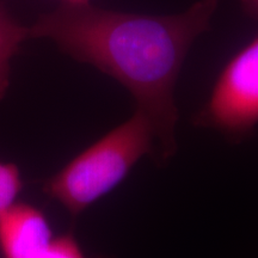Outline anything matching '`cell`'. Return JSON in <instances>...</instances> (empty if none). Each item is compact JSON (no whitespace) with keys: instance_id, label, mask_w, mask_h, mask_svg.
<instances>
[{"instance_id":"1","label":"cell","mask_w":258,"mask_h":258,"mask_svg":"<svg viewBox=\"0 0 258 258\" xmlns=\"http://www.w3.org/2000/svg\"><path fill=\"white\" fill-rule=\"evenodd\" d=\"M220 0H198L182 14L147 16L62 3L41 15L30 38H49L63 53L120 82L152 124L157 165L177 152L175 88L196 38L211 29Z\"/></svg>"},{"instance_id":"2","label":"cell","mask_w":258,"mask_h":258,"mask_svg":"<svg viewBox=\"0 0 258 258\" xmlns=\"http://www.w3.org/2000/svg\"><path fill=\"white\" fill-rule=\"evenodd\" d=\"M153 127L135 110L127 121L74 157L43 184V192L67 209L72 218L114 190L145 156L156 158Z\"/></svg>"},{"instance_id":"3","label":"cell","mask_w":258,"mask_h":258,"mask_svg":"<svg viewBox=\"0 0 258 258\" xmlns=\"http://www.w3.org/2000/svg\"><path fill=\"white\" fill-rule=\"evenodd\" d=\"M194 125L240 143L258 125V35L221 71Z\"/></svg>"},{"instance_id":"4","label":"cell","mask_w":258,"mask_h":258,"mask_svg":"<svg viewBox=\"0 0 258 258\" xmlns=\"http://www.w3.org/2000/svg\"><path fill=\"white\" fill-rule=\"evenodd\" d=\"M53 240L46 215L24 202H16L0 215V251L3 258H28Z\"/></svg>"},{"instance_id":"5","label":"cell","mask_w":258,"mask_h":258,"mask_svg":"<svg viewBox=\"0 0 258 258\" xmlns=\"http://www.w3.org/2000/svg\"><path fill=\"white\" fill-rule=\"evenodd\" d=\"M29 37V28L18 23L4 5L0 4V102L10 88V71L12 57Z\"/></svg>"},{"instance_id":"6","label":"cell","mask_w":258,"mask_h":258,"mask_svg":"<svg viewBox=\"0 0 258 258\" xmlns=\"http://www.w3.org/2000/svg\"><path fill=\"white\" fill-rule=\"evenodd\" d=\"M23 189V180L18 166L0 161V215L16 203Z\"/></svg>"},{"instance_id":"7","label":"cell","mask_w":258,"mask_h":258,"mask_svg":"<svg viewBox=\"0 0 258 258\" xmlns=\"http://www.w3.org/2000/svg\"><path fill=\"white\" fill-rule=\"evenodd\" d=\"M28 258H85L84 252L72 233L53 238L50 244Z\"/></svg>"},{"instance_id":"8","label":"cell","mask_w":258,"mask_h":258,"mask_svg":"<svg viewBox=\"0 0 258 258\" xmlns=\"http://www.w3.org/2000/svg\"><path fill=\"white\" fill-rule=\"evenodd\" d=\"M243 11L251 18L258 19V0H240Z\"/></svg>"},{"instance_id":"9","label":"cell","mask_w":258,"mask_h":258,"mask_svg":"<svg viewBox=\"0 0 258 258\" xmlns=\"http://www.w3.org/2000/svg\"><path fill=\"white\" fill-rule=\"evenodd\" d=\"M63 3H69V4H86L90 3L89 0H62Z\"/></svg>"}]
</instances>
